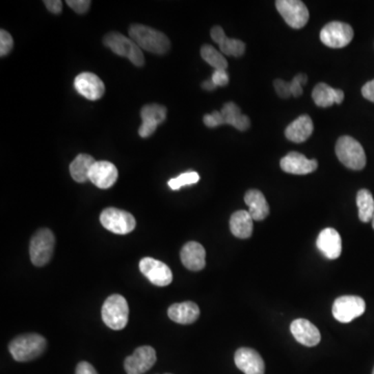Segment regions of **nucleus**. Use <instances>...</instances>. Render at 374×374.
I'll return each mask as SVG.
<instances>
[{
    "label": "nucleus",
    "mask_w": 374,
    "mask_h": 374,
    "mask_svg": "<svg viewBox=\"0 0 374 374\" xmlns=\"http://www.w3.org/2000/svg\"><path fill=\"white\" fill-rule=\"evenodd\" d=\"M129 37L141 49L154 54H165L171 48V42L163 32L142 24L130 26Z\"/></svg>",
    "instance_id": "obj_1"
},
{
    "label": "nucleus",
    "mask_w": 374,
    "mask_h": 374,
    "mask_svg": "<svg viewBox=\"0 0 374 374\" xmlns=\"http://www.w3.org/2000/svg\"><path fill=\"white\" fill-rule=\"evenodd\" d=\"M47 341L39 334L16 337L9 345L12 357L17 362H28L41 357L46 349Z\"/></svg>",
    "instance_id": "obj_2"
},
{
    "label": "nucleus",
    "mask_w": 374,
    "mask_h": 374,
    "mask_svg": "<svg viewBox=\"0 0 374 374\" xmlns=\"http://www.w3.org/2000/svg\"><path fill=\"white\" fill-rule=\"evenodd\" d=\"M102 320L104 324L114 331L123 330L127 326L129 307L127 300L120 294H112L102 306Z\"/></svg>",
    "instance_id": "obj_3"
},
{
    "label": "nucleus",
    "mask_w": 374,
    "mask_h": 374,
    "mask_svg": "<svg viewBox=\"0 0 374 374\" xmlns=\"http://www.w3.org/2000/svg\"><path fill=\"white\" fill-rule=\"evenodd\" d=\"M204 124L209 128L218 127L225 124L232 125L233 127L240 132H247L251 127L249 116L243 114L240 108L233 102L225 104L222 112H214L212 114H205Z\"/></svg>",
    "instance_id": "obj_4"
},
{
    "label": "nucleus",
    "mask_w": 374,
    "mask_h": 374,
    "mask_svg": "<svg viewBox=\"0 0 374 374\" xmlns=\"http://www.w3.org/2000/svg\"><path fill=\"white\" fill-rule=\"evenodd\" d=\"M103 43L112 52L129 59L136 67L145 65V56L142 49L132 38H127L120 32H108L103 38Z\"/></svg>",
    "instance_id": "obj_5"
},
{
    "label": "nucleus",
    "mask_w": 374,
    "mask_h": 374,
    "mask_svg": "<svg viewBox=\"0 0 374 374\" xmlns=\"http://www.w3.org/2000/svg\"><path fill=\"white\" fill-rule=\"evenodd\" d=\"M55 237L52 231L40 229L32 237L30 245V260L34 267H44L50 262L54 251Z\"/></svg>",
    "instance_id": "obj_6"
},
{
    "label": "nucleus",
    "mask_w": 374,
    "mask_h": 374,
    "mask_svg": "<svg viewBox=\"0 0 374 374\" xmlns=\"http://www.w3.org/2000/svg\"><path fill=\"white\" fill-rule=\"evenodd\" d=\"M336 155L339 160L353 171H361L366 165V154L362 145L351 136H341L337 141Z\"/></svg>",
    "instance_id": "obj_7"
},
{
    "label": "nucleus",
    "mask_w": 374,
    "mask_h": 374,
    "mask_svg": "<svg viewBox=\"0 0 374 374\" xmlns=\"http://www.w3.org/2000/svg\"><path fill=\"white\" fill-rule=\"evenodd\" d=\"M100 222L106 230L120 235L132 233L136 226V218L132 214L116 208L104 209L100 216Z\"/></svg>",
    "instance_id": "obj_8"
},
{
    "label": "nucleus",
    "mask_w": 374,
    "mask_h": 374,
    "mask_svg": "<svg viewBox=\"0 0 374 374\" xmlns=\"http://www.w3.org/2000/svg\"><path fill=\"white\" fill-rule=\"evenodd\" d=\"M366 310L365 300L360 296L344 295L337 298L333 304L332 313L335 320L349 324L363 315Z\"/></svg>",
    "instance_id": "obj_9"
},
{
    "label": "nucleus",
    "mask_w": 374,
    "mask_h": 374,
    "mask_svg": "<svg viewBox=\"0 0 374 374\" xmlns=\"http://www.w3.org/2000/svg\"><path fill=\"white\" fill-rule=\"evenodd\" d=\"M276 7L286 23L294 30H300L308 23L310 14L300 0H278Z\"/></svg>",
    "instance_id": "obj_10"
},
{
    "label": "nucleus",
    "mask_w": 374,
    "mask_h": 374,
    "mask_svg": "<svg viewBox=\"0 0 374 374\" xmlns=\"http://www.w3.org/2000/svg\"><path fill=\"white\" fill-rule=\"evenodd\" d=\"M353 28L344 22H330L320 32V41L330 48H343L353 41Z\"/></svg>",
    "instance_id": "obj_11"
},
{
    "label": "nucleus",
    "mask_w": 374,
    "mask_h": 374,
    "mask_svg": "<svg viewBox=\"0 0 374 374\" xmlns=\"http://www.w3.org/2000/svg\"><path fill=\"white\" fill-rule=\"evenodd\" d=\"M156 363V351L149 345L138 347L124 362L127 374H144Z\"/></svg>",
    "instance_id": "obj_12"
},
{
    "label": "nucleus",
    "mask_w": 374,
    "mask_h": 374,
    "mask_svg": "<svg viewBox=\"0 0 374 374\" xmlns=\"http://www.w3.org/2000/svg\"><path fill=\"white\" fill-rule=\"evenodd\" d=\"M140 271L151 283L158 287H165L173 281L171 269L165 263L151 257L141 260Z\"/></svg>",
    "instance_id": "obj_13"
},
{
    "label": "nucleus",
    "mask_w": 374,
    "mask_h": 374,
    "mask_svg": "<svg viewBox=\"0 0 374 374\" xmlns=\"http://www.w3.org/2000/svg\"><path fill=\"white\" fill-rule=\"evenodd\" d=\"M75 90L83 97L91 101L102 98L105 93V85L99 76L91 72H83L77 75L74 81Z\"/></svg>",
    "instance_id": "obj_14"
},
{
    "label": "nucleus",
    "mask_w": 374,
    "mask_h": 374,
    "mask_svg": "<svg viewBox=\"0 0 374 374\" xmlns=\"http://www.w3.org/2000/svg\"><path fill=\"white\" fill-rule=\"evenodd\" d=\"M235 365L245 374H264L265 364L258 351L242 347L235 353Z\"/></svg>",
    "instance_id": "obj_15"
},
{
    "label": "nucleus",
    "mask_w": 374,
    "mask_h": 374,
    "mask_svg": "<svg viewBox=\"0 0 374 374\" xmlns=\"http://www.w3.org/2000/svg\"><path fill=\"white\" fill-rule=\"evenodd\" d=\"M281 169L285 173L293 175H307L318 169V163L315 159H308L298 152H290L281 159Z\"/></svg>",
    "instance_id": "obj_16"
},
{
    "label": "nucleus",
    "mask_w": 374,
    "mask_h": 374,
    "mask_svg": "<svg viewBox=\"0 0 374 374\" xmlns=\"http://www.w3.org/2000/svg\"><path fill=\"white\" fill-rule=\"evenodd\" d=\"M118 169L110 161H96L90 172V181L101 189H110L118 179Z\"/></svg>",
    "instance_id": "obj_17"
},
{
    "label": "nucleus",
    "mask_w": 374,
    "mask_h": 374,
    "mask_svg": "<svg viewBox=\"0 0 374 374\" xmlns=\"http://www.w3.org/2000/svg\"><path fill=\"white\" fill-rule=\"evenodd\" d=\"M294 339L304 346H316L322 340L320 330L312 322L307 320H295L290 326Z\"/></svg>",
    "instance_id": "obj_18"
},
{
    "label": "nucleus",
    "mask_w": 374,
    "mask_h": 374,
    "mask_svg": "<svg viewBox=\"0 0 374 374\" xmlns=\"http://www.w3.org/2000/svg\"><path fill=\"white\" fill-rule=\"evenodd\" d=\"M316 245L320 252L331 260L338 259L342 252V239L340 234L333 228L322 230L318 235Z\"/></svg>",
    "instance_id": "obj_19"
},
{
    "label": "nucleus",
    "mask_w": 374,
    "mask_h": 374,
    "mask_svg": "<svg viewBox=\"0 0 374 374\" xmlns=\"http://www.w3.org/2000/svg\"><path fill=\"white\" fill-rule=\"evenodd\" d=\"M182 263L186 269L200 271L206 265V251L201 243L189 241L184 245L180 253Z\"/></svg>",
    "instance_id": "obj_20"
},
{
    "label": "nucleus",
    "mask_w": 374,
    "mask_h": 374,
    "mask_svg": "<svg viewBox=\"0 0 374 374\" xmlns=\"http://www.w3.org/2000/svg\"><path fill=\"white\" fill-rule=\"evenodd\" d=\"M169 320L176 324H191L197 322L200 316V309L193 302H184L174 304L167 310Z\"/></svg>",
    "instance_id": "obj_21"
},
{
    "label": "nucleus",
    "mask_w": 374,
    "mask_h": 374,
    "mask_svg": "<svg viewBox=\"0 0 374 374\" xmlns=\"http://www.w3.org/2000/svg\"><path fill=\"white\" fill-rule=\"evenodd\" d=\"M314 132L313 121L308 114H302L288 125L285 130V136L291 142L300 144L306 142Z\"/></svg>",
    "instance_id": "obj_22"
},
{
    "label": "nucleus",
    "mask_w": 374,
    "mask_h": 374,
    "mask_svg": "<svg viewBox=\"0 0 374 374\" xmlns=\"http://www.w3.org/2000/svg\"><path fill=\"white\" fill-rule=\"evenodd\" d=\"M312 98L316 105L320 107H330L336 104H341L344 100V92L342 90L333 89L326 83H318L312 92Z\"/></svg>",
    "instance_id": "obj_23"
},
{
    "label": "nucleus",
    "mask_w": 374,
    "mask_h": 374,
    "mask_svg": "<svg viewBox=\"0 0 374 374\" xmlns=\"http://www.w3.org/2000/svg\"><path fill=\"white\" fill-rule=\"evenodd\" d=\"M245 202L249 206V214L253 220L260 222L269 214V205L264 195L257 189H251L245 196Z\"/></svg>",
    "instance_id": "obj_24"
},
{
    "label": "nucleus",
    "mask_w": 374,
    "mask_h": 374,
    "mask_svg": "<svg viewBox=\"0 0 374 374\" xmlns=\"http://www.w3.org/2000/svg\"><path fill=\"white\" fill-rule=\"evenodd\" d=\"M253 226H254V220L249 211L239 210L231 216L230 230L237 238L247 239L252 236Z\"/></svg>",
    "instance_id": "obj_25"
},
{
    "label": "nucleus",
    "mask_w": 374,
    "mask_h": 374,
    "mask_svg": "<svg viewBox=\"0 0 374 374\" xmlns=\"http://www.w3.org/2000/svg\"><path fill=\"white\" fill-rule=\"evenodd\" d=\"M95 163V159L91 155H77L76 158L70 165V174L73 179L79 183L87 182L90 180V172Z\"/></svg>",
    "instance_id": "obj_26"
},
{
    "label": "nucleus",
    "mask_w": 374,
    "mask_h": 374,
    "mask_svg": "<svg viewBox=\"0 0 374 374\" xmlns=\"http://www.w3.org/2000/svg\"><path fill=\"white\" fill-rule=\"evenodd\" d=\"M357 205L359 208V218L361 222H368L374 216V199L368 189H361L357 195Z\"/></svg>",
    "instance_id": "obj_27"
},
{
    "label": "nucleus",
    "mask_w": 374,
    "mask_h": 374,
    "mask_svg": "<svg viewBox=\"0 0 374 374\" xmlns=\"http://www.w3.org/2000/svg\"><path fill=\"white\" fill-rule=\"evenodd\" d=\"M201 56L208 65L216 70H227L228 61L222 53L218 52L211 45H203L201 48Z\"/></svg>",
    "instance_id": "obj_28"
},
{
    "label": "nucleus",
    "mask_w": 374,
    "mask_h": 374,
    "mask_svg": "<svg viewBox=\"0 0 374 374\" xmlns=\"http://www.w3.org/2000/svg\"><path fill=\"white\" fill-rule=\"evenodd\" d=\"M141 118L157 125L163 124L167 118V108L160 104H147L141 110Z\"/></svg>",
    "instance_id": "obj_29"
},
{
    "label": "nucleus",
    "mask_w": 374,
    "mask_h": 374,
    "mask_svg": "<svg viewBox=\"0 0 374 374\" xmlns=\"http://www.w3.org/2000/svg\"><path fill=\"white\" fill-rule=\"evenodd\" d=\"M220 48L222 54L229 55V56L240 57L245 52V43L237 39H225L224 42L220 45Z\"/></svg>",
    "instance_id": "obj_30"
},
{
    "label": "nucleus",
    "mask_w": 374,
    "mask_h": 374,
    "mask_svg": "<svg viewBox=\"0 0 374 374\" xmlns=\"http://www.w3.org/2000/svg\"><path fill=\"white\" fill-rule=\"evenodd\" d=\"M200 180L199 174L197 172H186V173L181 174L178 177L173 178L167 182L169 187L173 191H178L181 189L182 186L193 185V184L198 183Z\"/></svg>",
    "instance_id": "obj_31"
},
{
    "label": "nucleus",
    "mask_w": 374,
    "mask_h": 374,
    "mask_svg": "<svg viewBox=\"0 0 374 374\" xmlns=\"http://www.w3.org/2000/svg\"><path fill=\"white\" fill-rule=\"evenodd\" d=\"M14 47V40L7 30H0V56H7Z\"/></svg>",
    "instance_id": "obj_32"
},
{
    "label": "nucleus",
    "mask_w": 374,
    "mask_h": 374,
    "mask_svg": "<svg viewBox=\"0 0 374 374\" xmlns=\"http://www.w3.org/2000/svg\"><path fill=\"white\" fill-rule=\"evenodd\" d=\"M307 81V75L300 74L296 75L293 79H292L291 83H290V91H291V95L294 97H300L302 94V85H306Z\"/></svg>",
    "instance_id": "obj_33"
},
{
    "label": "nucleus",
    "mask_w": 374,
    "mask_h": 374,
    "mask_svg": "<svg viewBox=\"0 0 374 374\" xmlns=\"http://www.w3.org/2000/svg\"><path fill=\"white\" fill-rule=\"evenodd\" d=\"M91 1L90 0H68L67 5L76 12L77 14H85L89 11L91 7Z\"/></svg>",
    "instance_id": "obj_34"
},
{
    "label": "nucleus",
    "mask_w": 374,
    "mask_h": 374,
    "mask_svg": "<svg viewBox=\"0 0 374 374\" xmlns=\"http://www.w3.org/2000/svg\"><path fill=\"white\" fill-rule=\"evenodd\" d=\"M276 92L278 95L282 98H289L291 95V91H290V83L283 81V79H276L275 83Z\"/></svg>",
    "instance_id": "obj_35"
},
{
    "label": "nucleus",
    "mask_w": 374,
    "mask_h": 374,
    "mask_svg": "<svg viewBox=\"0 0 374 374\" xmlns=\"http://www.w3.org/2000/svg\"><path fill=\"white\" fill-rule=\"evenodd\" d=\"M157 126L158 125L155 124V123L149 122V121H143L140 129H138V134H140L141 138H149V136H152L156 132Z\"/></svg>",
    "instance_id": "obj_36"
},
{
    "label": "nucleus",
    "mask_w": 374,
    "mask_h": 374,
    "mask_svg": "<svg viewBox=\"0 0 374 374\" xmlns=\"http://www.w3.org/2000/svg\"><path fill=\"white\" fill-rule=\"evenodd\" d=\"M211 81L218 87H226L229 83V75L226 70H216L212 74Z\"/></svg>",
    "instance_id": "obj_37"
},
{
    "label": "nucleus",
    "mask_w": 374,
    "mask_h": 374,
    "mask_svg": "<svg viewBox=\"0 0 374 374\" xmlns=\"http://www.w3.org/2000/svg\"><path fill=\"white\" fill-rule=\"evenodd\" d=\"M47 10L52 14H61L63 11V3L61 0H47L44 1Z\"/></svg>",
    "instance_id": "obj_38"
},
{
    "label": "nucleus",
    "mask_w": 374,
    "mask_h": 374,
    "mask_svg": "<svg viewBox=\"0 0 374 374\" xmlns=\"http://www.w3.org/2000/svg\"><path fill=\"white\" fill-rule=\"evenodd\" d=\"M210 34H211L212 40L218 45L222 44V43L224 42L225 39L227 38L224 30H222L220 26H214V28H212Z\"/></svg>",
    "instance_id": "obj_39"
},
{
    "label": "nucleus",
    "mask_w": 374,
    "mask_h": 374,
    "mask_svg": "<svg viewBox=\"0 0 374 374\" xmlns=\"http://www.w3.org/2000/svg\"><path fill=\"white\" fill-rule=\"evenodd\" d=\"M362 95L365 99L369 100V101L374 103V79L371 81H368L365 83L363 87H362Z\"/></svg>",
    "instance_id": "obj_40"
},
{
    "label": "nucleus",
    "mask_w": 374,
    "mask_h": 374,
    "mask_svg": "<svg viewBox=\"0 0 374 374\" xmlns=\"http://www.w3.org/2000/svg\"><path fill=\"white\" fill-rule=\"evenodd\" d=\"M76 374H98L93 365L87 362H81L76 367Z\"/></svg>",
    "instance_id": "obj_41"
},
{
    "label": "nucleus",
    "mask_w": 374,
    "mask_h": 374,
    "mask_svg": "<svg viewBox=\"0 0 374 374\" xmlns=\"http://www.w3.org/2000/svg\"><path fill=\"white\" fill-rule=\"evenodd\" d=\"M202 87L204 90H207V91H214V90L216 89V85H214L211 79H208V81H205L202 83Z\"/></svg>",
    "instance_id": "obj_42"
},
{
    "label": "nucleus",
    "mask_w": 374,
    "mask_h": 374,
    "mask_svg": "<svg viewBox=\"0 0 374 374\" xmlns=\"http://www.w3.org/2000/svg\"><path fill=\"white\" fill-rule=\"evenodd\" d=\"M372 227H373V229H374V216H373V218H372Z\"/></svg>",
    "instance_id": "obj_43"
},
{
    "label": "nucleus",
    "mask_w": 374,
    "mask_h": 374,
    "mask_svg": "<svg viewBox=\"0 0 374 374\" xmlns=\"http://www.w3.org/2000/svg\"><path fill=\"white\" fill-rule=\"evenodd\" d=\"M372 374H374V369H373V372H372Z\"/></svg>",
    "instance_id": "obj_44"
},
{
    "label": "nucleus",
    "mask_w": 374,
    "mask_h": 374,
    "mask_svg": "<svg viewBox=\"0 0 374 374\" xmlns=\"http://www.w3.org/2000/svg\"><path fill=\"white\" fill-rule=\"evenodd\" d=\"M167 374H169V373H167Z\"/></svg>",
    "instance_id": "obj_45"
}]
</instances>
